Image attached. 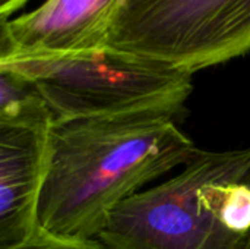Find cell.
<instances>
[{
	"mask_svg": "<svg viewBox=\"0 0 250 249\" xmlns=\"http://www.w3.org/2000/svg\"><path fill=\"white\" fill-rule=\"evenodd\" d=\"M123 1L45 0L29 13L0 21V60L103 48Z\"/></svg>",
	"mask_w": 250,
	"mask_h": 249,
	"instance_id": "5b68a950",
	"label": "cell"
},
{
	"mask_svg": "<svg viewBox=\"0 0 250 249\" xmlns=\"http://www.w3.org/2000/svg\"><path fill=\"white\" fill-rule=\"evenodd\" d=\"M10 249H110L104 245L100 239L91 241H72L56 238L38 230L29 241L13 247Z\"/></svg>",
	"mask_w": 250,
	"mask_h": 249,
	"instance_id": "ba28073f",
	"label": "cell"
},
{
	"mask_svg": "<svg viewBox=\"0 0 250 249\" xmlns=\"http://www.w3.org/2000/svg\"><path fill=\"white\" fill-rule=\"evenodd\" d=\"M53 122V113L37 85L0 68V125L50 126Z\"/></svg>",
	"mask_w": 250,
	"mask_h": 249,
	"instance_id": "52a82bcc",
	"label": "cell"
},
{
	"mask_svg": "<svg viewBox=\"0 0 250 249\" xmlns=\"http://www.w3.org/2000/svg\"><path fill=\"white\" fill-rule=\"evenodd\" d=\"M110 249H245L250 239V147L201 151L173 179L110 214Z\"/></svg>",
	"mask_w": 250,
	"mask_h": 249,
	"instance_id": "7a4b0ae2",
	"label": "cell"
},
{
	"mask_svg": "<svg viewBox=\"0 0 250 249\" xmlns=\"http://www.w3.org/2000/svg\"><path fill=\"white\" fill-rule=\"evenodd\" d=\"M198 153L168 114L53 122L38 230L98 239L114 208Z\"/></svg>",
	"mask_w": 250,
	"mask_h": 249,
	"instance_id": "6da1fadb",
	"label": "cell"
},
{
	"mask_svg": "<svg viewBox=\"0 0 250 249\" xmlns=\"http://www.w3.org/2000/svg\"><path fill=\"white\" fill-rule=\"evenodd\" d=\"M29 0H0V21L9 19L12 13L23 7Z\"/></svg>",
	"mask_w": 250,
	"mask_h": 249,
	"instance_id": "9c48e42d",
	"label": "cell"
},
{
	"mask_svg": "<svg viewBox=\"0 0 250 249\" xmlns=\"http://www.w3.org/2000/svg\"><path fill=\"white\" fill-rule=\"evenodd\" d=\"M0 68L31 79L54 122L136 114L176 117L193 90V73L110 45L76 54L0 60Z\"/></svg>",
	"mask_w": 250,
	"mask_h": 249,
	"instance_id": "3957f363",
	"label": "cell"
},
{
	"mask_svg": "<svg viewBox=\"0 0 250 249\" xmlns=\"http://www.w3.org/2000/svg\"><path fill=\"white\" fill-rule=\"evenodd\" d=\"M107 45L190 73L250 51V0H125Z\"/></svg>",
	"mask_w": 250,
	"mask_h": 249,
	"instance_id": "277c9868",
	"label": "cell"
},
{
	"mask_svg": "<svg viewBox=\"0 0 250 249\" xmlns=\"http://www.w3.org/2000/svg\"><path fill=\"white\" fill-rule=\"evenodd\" d=\"M50 126L0 125V249L38 232Z\"/></svg>",
	"mask_w": 250,
	"mask_h": 249,
	"instance_id": "8992f818",
	"label": "cell"
},
{
	"mask_svg": "<svg viewBox=\"0 0 250 249\" xmlns=\"http://www.w3.org/2000/svg\"><path fill=\"white\" fill-rule=\"evenodd\" d=\"M245 249H250V239H249V242H248V245H246V248Z\"/></svg>",
	"mask_w": 250,
	"mask_h": 249,
	"instance_id": "30bf717a",
	"label": "cell"
}]
</instances>
